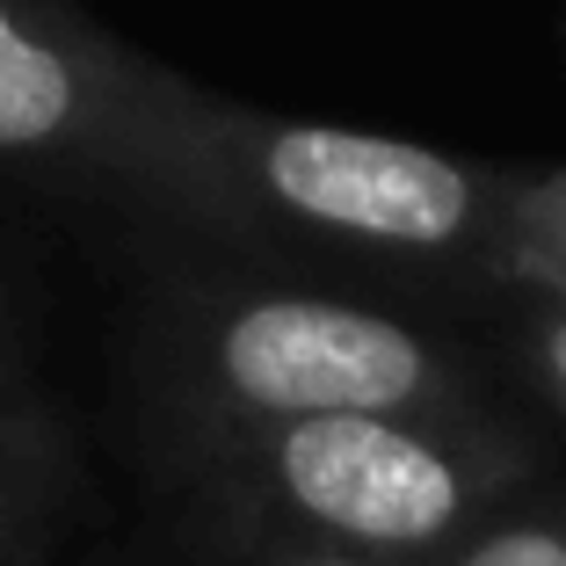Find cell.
<instances>
[{"label": "cell", "mask_w": 566, "mask_h": 566, "mask_svg": "<svg viewBox=\"0 0 566 566\" xmlns=\"http://www.w3.org/2000/svg\"><path fill=\"white\" fill-rule=\"evenodd\" d=\"M516 167L248 109L189 81L153 211L218 254L400 298L501 291Z\"/></svg>", "instance_id": "obj_1"}, {"label": "cell", "mask_w": 566, "mask_h": 566, "mask_svg": "<svg viewBox=\"0 0 566 566\" xmlns=\"http://www.w3.org/2000/svg\"><path fill=\"white\" fill-rule=\"evenodd\" d=\"M153 450L197 531L262 523L370 552L385 566H429L486 509L552 472L545 436L509 400L153 421Z\"/></svg>", "instance_id": "obj_2"}, {"label": "cell", "mask_w": 566, "mask_h": 566, "mask_svg": "<svg viewBox=\"0 0 566 566\" xmlns=\"http://www.w3.org/2000/svg\"><path fill=\"white\" fill-rule=\"evenodd\" d=\"M138 392L153 421H283L342 407L501 400L480 342L429 298L240 262L167 276L138 313Z\"/></svg>", "instance_id": "obj_3"}, {"label": "cell", "mask_w": 566, "mask_h": 566, "mask_svg": "<svg viewBox=\"0 0 566 566\" xmlns=\"http://www.w3.org/2000/svg\"><path fill=\"white\" fill-rule=\"evenodd\" d=\"M182 87L81 0H0V189H81L146 218Z\"/></svg>", "instance_id": "obj_4"}, {"label": "cell", "mask_w": 566, "mask_h": 566, "mask_svg": "<svg viewBox=\"0 0 566 566\" xmlns=\"http://www.w3.org/2000/svg\"><path fill=\"white\" fill-rule=\"evenodd\" d=\"M486 319H494L501 370L566 429V298L531 291V283H501V291H486Z\"/></svg>", "instance_id": "obj_5"}, {"label": "cell", "mask_w": 566, "mask_h": 566, "mask_svg": "<svg viewBox=\"0 0 566 566\" xmlns=\"http://www.w3.org/2000/svg\"><path fill=\"white\" fill-rule=\"evenodd\" d=\"M429 566H566V486H552V472H545L537 486L486 509Z\"/></svg>", "instance_id": "obj_6"}, {"label": "cell", "mask_w": 566, "mask_h": 566, "mask_svg": "<svg viewBox=\"0 0 566 566\" xmlns=\"http://www.w3.org/2000/svg\"><path fill=\"white\" fill-rule=\"evenodd\" d=\"M501 283H531V291L566 298V175H523L516 167Z\"/></svg>", "instance_id": "obj_7"}, {"label": "cell", "mask_w": 566, "mask_h": 566, "mask_svg": "<svg viewBox=\"0 0 566 566\" xmlns=\"http://www.w3.org/2000/svg\"><path fill=\"white\" fill-rule=\"evenodd\" d=\"M59 465H30L0 450V566H44V516Z\"/></svg>", "instance_id": "obj_8"}, {"label": "cell", "mask_w": 566, "mask_h": 566, "mask_svg": "<svg viewBox=\"0 0 566 566\" xmlns=\"http://www.w3.org/2000/svg\"><path fill=\"white\" fill-rule=\"evenodd\" d=\"M203 552L218 566H385L370 552H349V545H319V537H298V531H262V523H240V531H197Z\"/></svg>", "instance_id": "obj_9"}, {"label": "cell", "mask_w": 566, "mask_h": 566, "mask_svg": "<svg viewBox=\"0 0 566 566\" xmlns=\"http://www.w3.org/2000/svg\"><path fill=\"white\" fill-rule=\"evenodd\" d=\"M0 450L8 458H30V465H59V436L44 421V400H36L30 370L15 356V334L0 319Z\"/></svg>", "instance_id": "obj_10"}]
</instances>
